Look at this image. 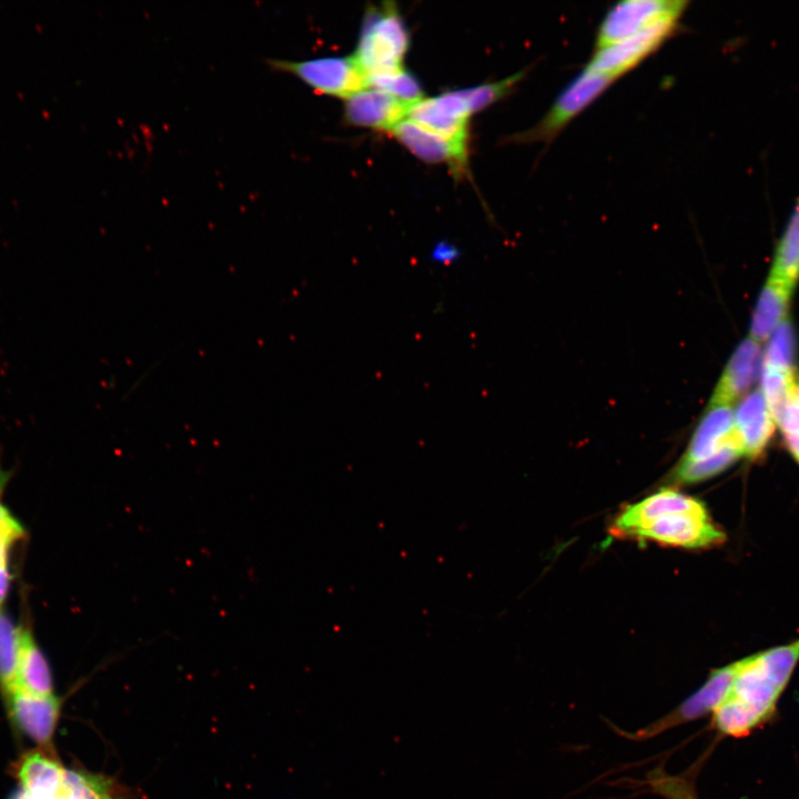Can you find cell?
<instances>
[{
	"label": "cell",
	"instance_id": "cell-1",
	"mask_svg": "<svg viewBox=\"0 0 799 799\" xmlns=\"http://www.w3.org/2000/svg\"><path fill=\"white\" fill-rule=\"evenodd\" d=\"M409 47L408 30L393 3L367 10L353 55L367 79L398 71Z\"/></svg>",
	"mask_w": 799,
	"mask_h": 799
},
{
	"label": "cell",
	"instance_id": "cell-2",
	"mask_svg": "<svg viewBox=\"0 0 799 799\" xmlns=\"http://www.w3.org/2000/svg\"><path fill=\"white\" fill-rule=\"evenodd\" d=\"M616 79L584 69L557 95L544 117L530 129L510 136L514 143H549Z\"/></svg>",
	"mask_w": 799,
	"mask_h": 799
},
{
	"label": "cell",
	"instance_id": "cell-3",
	"mask_svg": "<svg viewBox=\"0 0 799 799\" xmlns=\"http://www.w3.org/2000/svg\"><path fill=\"white\" fill-rule=\"evenodd\" d=\"M265 62L273 70L293 74L321 94L347 99L368 88L367 77L353 55Z\"/></svg>",
	"mask_w": 799,
	"mask_h": 799
},
{
	"label": "cell",
	"instance_id": "cell-4",
	"mask_svg": "<svg viewBox=\"0 0 799 799\" xmlns=\"http://www.w3.org/2000/svg\"><path fill=\"white\" fill-rule=\"evenodd\" d=\"M685 0H625L614 4L597 30L595 50L606 48L664 22H678Z\"/></svg>",
	"mask_w": 799,
	"mask_h": 799
},
{
	"label": "cell",
	"instance_id": "cell-5",
	"mask_svg": "<svg viewBox=\"0 0 799 799\" xmlns=\"http://www.w3.org/2000/svg\"><path fill=\"white\" fill-rule=\"evenodd\" d=\"M738 661L711 671L707 680L674 710L633 732L619 731L630 740L641 741L671 728L699 719L714 711L729 695L738 669Z\"/></svg>",
	"mask_w": 799,
	"mask_h": 799
},
{
	"label": "cell",
	"instance_id": "cell-6",
	"mask_svg": "<svg viewBox=\"0 0 799 799\" xmlns=\"http://www.w3.org/2000/svg\"><path fill=\"white\" fill-rule=\"evenodd\" d=\"M627 537L684 548H708L726 540L724 530L710 519L707 508L659 516Z\"/></svg>",
	"mask_w": 799,
	"mask_h": 799
},
{
	"label": "cell",
	"instance_id": "cell-7",
	"mask_svg": "<svg viewBox=\"0 0 799 799\" xmlns=\"http://www.w3.org/2000/svg\"><path fill=\"white\" fill-rule=\"evenodd\" d=\"M9 718L40 750L53 755V736L62 701L54 695L36 696L16 688L3 695Z\"/></svg>",
	"mask_w": 799,
	"mask_h": 799
},
{
	"label": "cell",
	"instance_id": "cell-8",
	"mask_svg": "<svg viewBox=\"0 0 799 799\" xmlns=\"http://www.w3.org/2000/svg\"><path fill=\"white\" fill-rule=\"evenodd\" d=\"M678 22H664L615 44L595 50L588 70L618 79L654 53L674 34Z\"/></svg>",
	"mask_w": 799,
	"mask_h": 799
},
{
	"label": "cell",
	"instance_id": "cell-9",
	"mask_svg": "<svg viewBox=\"0 0 799 799\" xmlns=\"http://www.w3.org/2000/svg\"><path fill=\"white\" fill-rule=\"evenodd\" d=\"M458 91L423 98L409 107L406 118L444 138L467 144L468 119L472 114Z\"/></svg>",
	"mask_w": 799,
	"mask_h": 799
},
{
	"label": "cell",
	"instance_id": "cell-10",
	"mask_svg": "<svg viewBox=\"0 0 799 799\" xmlns=\"http://www.w3.org/2000/svg\"><path fill=\"white\" fill-rule=\"evenodd\" d=\"M391 132L419 160L428 163H446L456 174L463 173L466 168V143H459L444 138L407 118L400 122Z\"/></svg>",
	"mask_w": 799,
	"mask_h": 799
},
{
	"label": "cell",
	"instance_id": "cell-11",
	"mask_svg": "<svg viewBox=\"0 0 799 799\" xmlns=\"http://www.w3.org/2000/svg\"><path fill=\"white\" fill-rule=\"evenodd\" d=\"M408 109L392 94L368 87L345 99L344 117L356 127L392 131L406 119Z\"/></svg>",
	"mask_w": 799,
	"mask_h": 799
},
{
	"label": "cell",
	"instance_id": "cell-12",
	"mask_svg": "<svg viewBox=\"0 0 799 799\" xmlns=\"http://www.w3.org/2000/svg\"><path fill=\"white\" fill-rule=\"evenodd\" d=\"M738 669L728 697L734 698L765 720L775 711L783 691L763 667L759 654L738 660Z\"/></svg>",
	"mask_w": 799,
	"mask_h": 799
},
{
	"label": "cell",
	"instance_id": "cell-13",
	"mask_svg": "<svg viewBox=\"0 0 799 799\" xmlns=\"http://www.w3.org/2000/svg\"><path fill=\"white\" fill-rule=\"evenodd\" d=\"M735 431L744 456L756 459L769 445L776 422L760 388L745 395L734 411Z\"/></svg>",
	"mask_w": 799,
	"mask_h": 799
},
{
	"label": "cell",
	"instance_id": "cell-14",
	"mask_svg": "<svg viewBox=\"0 0 799 799\" xmlns=\"http://www.w3.org/2000/svg\"><path fill=\"white\" fill-rule=\"evenodd\" d=\"M734 444L740 445L735 431L731 405H708L679 463L689 464L707 459Z\"/></svg>",
	"mask_w": 799,
	"mask_h": 799
},
{
	"label": "cell",
	"instance_id": "cell-15",
	"mask_svg": "<svg viewBox=\"0 0 799 799\" xmlns=\"http://www.w3.org/2000/svg\"><path fill=\"white\" fill-rule=\"evenodd\" d=\"M761 362L760 344L750 337L735 348L710 396L708 405H731L755 383Z\"/></svg>",
	"mask_w": 799,
	"mask_h": 799
},
{
	"label": "cell",
	"instance_id": "cell-16",
	"mask_svg": "<svg viewBox=\"0 0 799 799\" xmlns=\"http://www.w3.org/2000/svg\"><path fill=\"white\" fill-rule=\"evenodd\" d=\"M699 499L672 489H661L640 502L626 506L615 518L613 533L628 536L646 523L671 513L697 512L705 509Z\"/></svg>",
	"mask_w": 799,
	"mask_h": 799
},
{
	"label": "cell",
	"instance_id": "cell-17",
	"mask_svg": "<svg viewBox=\"0 0 799 799\" xmlns=\"http://www.w3.org/2000/svg\"><path fill=\"white\" fill-rule=\"evenodd\" d=\"M65 769L54 756L40 749L26 752L16 776L21 790L36 799H51L61 790Z\"/></svg>",
	"mask_w": 799,
	"mask_h": 799
},
{
	"label": "cell",
	"instance_id": "cell-18",
	"mask_svg": "<svg viewBox=\"0 0 799 799\" xmlns=\"http://www.w3.org/2000/svg\"><path fill=\"white\" fill-rule=\"evenodd\" d=\"M793 286L769 275L765 283L750 323V338L757 343L767 341L787 317Z\"/></svg>",
	"mask_w": 799,
	"mask_h": 799
},
{
	"label": "cell",
	"instance_id": "cell-19",
	"mask_svg": "<svg viewBox=\"0 0 799 799\" xmlns=\"http://www.w3.org/2000/svg\"><path fill=\"white\" fill-rule=\"evenodd\" d=\"M36 696L53 695L49 664L29 628L21 626V646L17 672V687Z\"/></svg>",
	"mask_w": 799,
	"mask_h": 799
},
{
	"label": "cell",
	"instance_id": "cell-20",
	"mask_svg": "<svg viewBox=\"0 0 799 799\" xmlns=\"http://www.w3.org/2000/svg\"><path fill=\"white\" fill-rule=\"evenodd\" d=\"M769 275L793 287L799 280V194L777 243Z\"/></svg>",
	"mask_w": 799,
	"mask_h": 799
},
{
	"label": "cell",
	"instance_id": "cell-21",
	"mask_svg": "<svg viewBox=\"0 0 799 799\" xmlns=\"http://www.w3.org/2000/svg\"><path fill=\"white\" fill-rule=\"evenodd\" d=\"M21 646V627L0 607V690L16 689Z\"/></svg>",
	"mask_w": 799,
	"mask_h": 799
},
{
	"label": "cell",
	"instance_id": "cell-22",
	"mask_svg": "<svg viewBox=\"0 0 799 799\" xmlns=\"http://www.w3.org/2000/svg\"><path fill=\"white\" fill-rule=\"evenodd\" d=\"M712 712V726L729 737H745L765 721L757 712L730 697Z\"/></svg>",
	"mask_w": 799,
	"mask_h": 799
},
{
	"label": "cell",
	"instance_id": "cell-23",
	"mask_svg": "<svg viewBox=\"0 0 799 799\" xmlns=\"http://www.w3.org/2000/svg\"><path fill=\"white\" fill-rule=\"evenodd\" d=\"M762 364L776 370L795 373L797 341L793 325L787 316L768 338Z\"/></svg>",
	"mask_w": 799,
	"mask_h": 799
},
{
	"label": "cell",
	"instance_id": "cell-24",
	"mask_svg": "<svg viewBox=\"0 0 799 799\" xmlns=\"http://www.w3.org/2000/svg\"><path fill=\"white\" fill-rule=\"evenodd\" d=\"M741 456H744V452L740 445H729L707 459L689 464L678 463L675 468V478L681 483L701 482L724 472Z\"/></svg>",
	"mask_w": 799,
	"mask_h": 799
},
{
	"label": "cell",
	"instance_id": "cell-25",
	"mask_svg": "<svg viewBox=\"0 0 799 799\" xmlns=\"http://www.w3.org/2000/svg\"><path fill=\"white\" fill-rule=\"evenodd\" d=\"M639 783L647 791L665 799H698L692 772L670 775L664 765L650 770Z\"/></svg>",
	"mask_w": 799,
	"mask_h": 799
},
{
	"label": "cell",
	"instance_id": "cell-26",
	"mask_svg": "<svg viewBox=\"0 0 799 799\" xmlns=\"http://www.w3.org/2000/svg\"><path fill=\"white\" fill-rule=\"evenodd\" d=\"M797 382L798 378L795 373L783 372L762 364L760 390L776 424L781 417Z\"/></svg>",
	"mask_w": 799,
	"mask_h": 799
},
{
	"label": "cell",
	"instance_id": "cell-27",
	"mask_svg": "<svg viewBox=\"0 0 799 799\" xmlns=\"http://www.w3.org/2000/svg\"><path fill=\"white\" fill-rule=\"evenodd\" d=\"M367 82L368 87L385 91L409 107L423 99L419 82L404 69L370 77Z\"/></svg>",
	"mask_w": 799,
	"mask_h": 799
},
{
	"label": "cell",
	"instance_id": "cell-28",
	"mask_svg": "<svg viewBox=\"0 0 799 799\" xmlns=\"http://www.w3.org/2000/svg\"><path fill=\"white\" fill-rule=\"evenodd\" d=\"M758 654L768 674L785 689L799 661V639Z\"/></svg>",
	"mask_w": 799,
	"mask_h": 799
},
{
	"label": "cell",
	"instance_id": "cell-29",
	"mask_svg": "<svg viewBox=\"0 0 799 799\" xmlns=\"http://www.w3.org/2000/svg\"><path fill=\"white\" fill-rule=\"evenodd\" d=\"M525 74L526 70H522L497 82L485 83L459 91L469 109L471 114H473L507 95L525 77Z\"/></svg>",
	"mask_w": 799,
	"mask_h": 799
},
{
	"label": "cell",
	"instance_id": "cell-30",
	"mask_svg": "<svg viewBox=\"0 0 799 799\" xmlns=\"http://www.w3.org/2000/svg\"><path fill=\"white\" fill-rule=\"evenodd\" d=\"M10 478V472L2 467L0 461V562L9 564L14 546L24 538L23 526L10 513L1 500L2 493Z\"/></svg>",
	"mask_w": 799,
	"mask_h": 799
},
{
	"label": "cell",
	"instance_id": "cell-31",
	"mask_svg": "<svg viewBox=\"0 0 799 799\" xmlns=\"http://www.w3.org/2000/svg\"><path fill=\"white\" fill-rule=\"evenodd\" d=\"M777 425L780 427L788 451L799 463V378Z\"/></svg>",
	"mask_w": 799,
	"mask_h": 799
},
{
	"label": "cell",
	"instance_id": "cell-32",
	"mask_svg": "<svg viewBox=\"0 0 799 799\" xmlns=\"http://www.w3.org/2000/svg\"><path fill=\"white\" fill-rule=\"evenodd\" d=\"M461 256V251L453 244L447 242L437 243L431 252V260L439 265H449L455 263Z\"/></svg>",
	"mask_w": 799,
	"mask_h": 799
},
{
	"label": "cell",
	"instance_id": "cell-33",
	"mask_svg": "<svg viewBox=\"0 0 799 799\" xmlns=\"http://www.w3.org/2000/svg\"><path fill=\"white\" fill-rule=\"evenodd\" d=\"M11 799H36L28 793L23 792L22 790L17 792Z\"/></svg>",
	"mask_w": 799,
	"mask_h": 799
}]
</instances>
